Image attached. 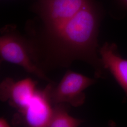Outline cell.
I'll use <instances>...</instances> for the list:
<instances>
[{"label": "cell", "instance_id": "3957f363", "mask_svg": "<svg viewBox=\"0 0 127 127\" xmlns=\"http://www.w3.org/2000/svg\"><path fill=\"white\" fill-rule=\"evenodd\" d=\"M4 31L0 37V61L18 65L39 79L54 83L33 62L27 40L13 31Z\"/></svg>", "mask_w": 127, "mask_h": 127}, {"label": "cell", "instance_id": "277c9868", "mask_svg": "<svg viewBox=\"0 0 127 127\" xmlns=\"http://www.w3.org/2000/svg\"><path fill=\"white\" fill-rule=\"evenodd\" d=\"M37 82L30 78L15 82L7 78L0 85V99L21 113L36 92Z\"/></svg>", "mask_w": 127, "mask_h": 127}, {"label": "cell", "instance_id": "52a82bcc", "mask_svg": "<svg viewBox=\"0 0 127 127\" xmlns=\"http://www.w3.org/2000/svg\"><path fill=\"white\" fill-rule=\"evenodd\" d=\"M62 104H55L47 127H76L80 125L83 121L70 115L66 107Z\"/></svg>", "mask_w": 127, "mask_h": 127}, {"label": "cell", "instance_id": "9c48e42d", "mask_svg": "<svg viewBox=\"0 0 127 127\" xmlns=\"http://www.w3.org/2000/svg\"><path fill=\"white\" fill-rule=\"evenodd\" d=\"M123 4L127 7V0H120Z\"/></svg>", "mask_w": 127, "mask_h": 127}, {"label": "cell", "instance_id": "6da1fadb", "mask_svg": "<svg viewBox=\"0 0 127 127\" xmlns=\"http://www.w3.org/2000/svg\"><path fill=\"white\" fill-rule=\"evenodd\" d=\"M40 24L27 40L33 62L45 73L82 61L104 78L97 36L99 16L91 0H38Z\"/></svg>", "mask_w": 127, "mask_h": 127}, {"label": "cell", "instance_id": "8992f818", "mask_svg": "<svg viewBox=\"0 0 127 127\" xmlns=\"http://www.w3.org/2000/svg\"><path fill=\"white\" fill-rule=\"evenodd\" d=\"M104 69L110 72L127 96V59L118 53L114 43L105 42L99 49Z\"/></svg>", "mask_w": 127, "mask_h": 127}, {"label": "cell", "instance_id": "ba28073f", "mask_svg": "<svg viewBox=\"0 0 127 127\" xmlns=\"http://www.w3.org/2000/svg\"><path fill=\"white\" fill-rule=\"evenodd\" d=\"M9 124L7 120L3 118H0V127H9Z\"/></svg>", "mask_w": 127, "mask_h": 127}, {"label": "cell", "instance_id": "7a4b0ae2", "mask_svg": "<svg viewBox=\"0 0 127 127\" xmlns=\"http://www.w3.org/2000/svg\"><path fill=\"white\" fill-rule=\"evenodd\" d=\"M95 82V79L68 70L57 86L49 83L45 89L51 104L66 103L77 107L85 103L84 91Z\"/></svg>", "mask_w": 127, "mask_h": 127}, {"label": "cell", "instance_id": "5b68a950", "mask_svg": "<svg viewBox=\"0 0 127 127\" xmlns=\"http://www.w3.org/2000/svg\"><path fill=\"white\" fill-rule=\"evenodd\" d=\"M46 89L37 91L23 111L20 113L28 126L47 127L52 113Z\"/></svg>", "mask_w": 127, "mask_h": 127}]
</instances>
